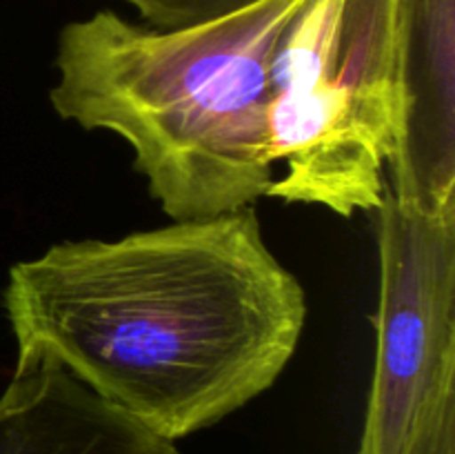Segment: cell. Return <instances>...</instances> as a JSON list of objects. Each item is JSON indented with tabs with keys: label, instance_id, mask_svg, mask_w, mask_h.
Instances as JSON below:
<instances>
[{
	"label": "cell",
	"instance_id": "obj_4",
	"mask_svg": "<svg viewBox=\"0 0 455 454\" xmlns=\"http://www.w3.org/2000/svg\"><path fill=\"white\" fill-rule=\"evenodd\" d=\"M376 365L354 454H455V207L418 212L385 185Z\"/></svg>",
	"mask_w": 455,
	"mask_h": 454
},
{
	"label": "cell",
	"instance_id": "obj_2",
	"mask_svg": "<svg viewBox=\"0 0 455 454\" xmlns=\"http://www.w3.org/2000/svg\"><path fill=\"white\" fill-rule=\"evenodd\" d=\"M305 0H260L180 29L96 12L58 34L49 101L83 129L118 134L173 221L251 207L274 182L269 65Z\"/></svg>",
	"mask_w": 455,
	"mask_h": 454
},
{
	"label": "cell",
	"instance_id": "obj_6",
	"mask_svg": "<svg viewBox=\"0 0 455 454\" xmlns=\"http://www.w3.org/2000/svg\"><path fill=\"white\" fill-rule=\"evenodd\" d=\"M0 454H178L56 359H16L0 396Z\"/></svg>",
	"mask_w": 455,
	"mask_h": 454
},
{
	"label": "cell",
	"instance_id": "obj_7",
	"mask_svg": "<svg viewBox=\"0 0 455 454\" xmlns=\"http://www.w3.org/2000/svg\"><path fill=\"white\" fill-rule=\"evenodd\" d=\"M154 29H180L227 16L260 0H124Z\"/></svg>",
	"mask_w": 455,
	"mask_h": 454
},
{
	"label": "cell",
	"instance_id": "obj_3",
	"mask_svg": "<svg viewBox=\"0 0 455 454\" xmlns=\"http://www.w3.org/2000/svg\"><path fill=\"white\" fill-rule=\"evenodd\" d=\"M269 199L376 212L398 127L394 0H305L269 65Z\"/></svg>",
	"mask_w": 455,
	"mask_h": 454
},
{
	"label": "cell",
	"instance_id": "obj_5",
	"mask_svg": "<svg viewBox=\"0 0 455 454\" xmlns=\"http://www.w3.org/2000/svg\"><path fill=\"white\" fill-rule=\"evenodd\" d=\"M398 127L387 163L395 200L455 207V0H394Z\"/></svg>",
	"mask_w": 455,
	"mask_h": 454
},
{
	"label": "cell",
	"instance_id": "obj_1",
	"mask_svg": "<svg viewBox=\"0 0 455 454\" xmlns=\"http://www.w3.org/2000/svg\"><path fill=\"white\" fill-rule=\"evenodd\" d=\"M3 303L16 359H56L173 443L269 390L307 319L253 207L56 243L9 270Z\"/></svg>",
	"mask_w": 455,
	"mask_h": 454
}]
</instances>
